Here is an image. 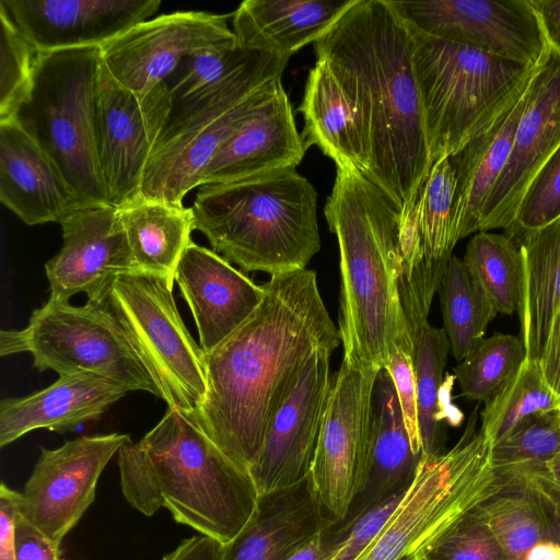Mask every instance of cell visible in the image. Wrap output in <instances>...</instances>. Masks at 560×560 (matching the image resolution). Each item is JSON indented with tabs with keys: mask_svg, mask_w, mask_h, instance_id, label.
Wrapping results in <instances>:
<instances>
[{
	"mask_svg": "<svg viewBox=\"0 0 560 560\" xmlns=\"http://www.w3.org/2000/svg\"><path fill=\"white\" fill-rule=\"evenodd\" d=\"M289 59L254 52L214 85L174 102L150 156L140 196L173 205L199 187L215 154L281 82Z\"/></svg>",
	"mask_w": 560,
	"mask_h": 560,
	"instance_id": "6",
	"label": "cell"
},
{
	"mask_svg": "<svg viewBox=\"0 0 560 560\" xmlns=\"http://www.w3.org/2000/svg\"><path fill=\"white\" fill-rule=\"evenodd\" d=\"M539 364L547 384L560 398V311L553 318Z\"/></svg>",
	"mask_w": 560,
	"mask_h": 560,
	"instance_id": "48",
	"label": "cell"
},
{
	"mask_svg": "<svg viewBox=\"0 0 560 560\" xmlns=\"http://www.w3.org/2000/svg\"><path fill=\"white\" fill-rule=\"evenodd\" d=\"M560 218V148L529 186L514 223L504 235L514 242Z\"/></svg>",
	"mask_w": 560,
	"mask_h": 560,
	"instance_id": "42",
	"label": "cell"
},
{
	"mask_svg": "<svg viewBox=\"0 0 560 560\" xmlns=\"http://www.w3.org/2000/svg\"><path fill=\"white\" fill-rule=\"evenodd\" d=\"M175 282L194 316L203 353L238 328L265 295L262 284L255 283L214 250L194 242L177 265Z\"/></svg>",
	"mask_w": 560,
	"mask_h": 560,
	"instance_id": "22",
	"label": "cell"
},
{
	"mask_svg": "<svg viewBox=\"0 0 560 560\" xmlns=\"http://www.w3.org/2000/svg\"><path fill=\"white\" fill-rule=\"evenodd\" d=\"M232 14L178 11L141 22L102 47V63L122 86L147 93L194 51L236 39Z\"/></svg>",
	"mask_w": 560,
	"mask_h": 560,
	"instance_id": "18",
	"label": "cell"
},
{
	"mask_svg": "<svg viewBox=\"0 0 560 560\" xmlns=\"http://www.w3.org/2000/svg\"><path fill=\"white\" fill-rule=\"evenodd\" d=\"M512 560H560V521L542 538Z\"/></svg>",
	"mask_w": 560,
	"mask_h": 560,
	"instance_id": "50",
	"label": "cell"
},
{
	"mask_svg": "<svg viewBox=\"0 0 560 560\" xmlns=\"http://www.w3.org/2000/svg\"><path fill=\"white\" fill-rule=\"evenodd\" d=\"M463 261L499 313L517 312L522 255L516 242L504 234L477 232L467 244Z\"/></svg>",
	"mask_w": 560,
	"mask_h": 560,
	"instance_id": "36",
	"label": "cell"
},
{
	"mask_svg": "<svg viewBox=\"0 0 560 560\" xmlns=\"http://www.w3.org/2000/svg\"><path fill=\"white\" fill-rule=\"evenodd\" d=\"M160 0H1L3 12L37 52L103 47L153 16Z\"/></svg>",
	"mask_w": 560,
	"mask_h": 560,
	"instance_id": "21",
	"label": "cell"
},
{
	"mask_svg": "<svg viewBox=\"0 0 560 560\" xmlns=\"http://www.w3.org/2000/svg\"><path fill=\"white\" fill-rule=\"evenodd\" d=\"M312 479L259 494L241 532L223 545L221 560H288L331 525Z\"/></svg>",
	"mask_w": 560,
	"mask_h": 560,
	"instance_id": "26",
	"label": "cell"
},
{
	"mask_svg": "<svg viewBox=\"0 0 560 560\" xmlns=\"http://www.w3.org/2000/svg\"><path fill=\"white\" fill-rule=\"evenodd\" d=\"M427 560H504L477 504L446 529L424 552Z\"/></svg>",
	"mask_w": 560,
	"mask_h": 560,
	"instance_id": "41",
	"label": "cell"
},
{
	"mask_svg": "<svg viewBox=\"0 0 560 560\" xmlns=\"http://www.w3.org/2000/svg\"><path fill=\"white\" fill-rule=\"evenodd\" d=\"M21 492L0 486V560H15L14 522L20 511Z\"/></svg>",
	"mask_w": 560,
	"mask_h": 560,
	"instance_id": "46",
	"label": "cell"
},
{
	"mask_svg": "<svg viewBox=\"0 0 560 560\" xmlns=\"http://www.w3.org/2000/svg\"><path fill=\"white\" fill-rule=\"evenodd\" d=\"M422 455L412 451L393 378L378 371L373 394V417L366 477L345 520L325 529L332 547L366 511L405 493L416 477Z\"/></svg>",
	"mask_w": 560,
	"mask_h": 560,
	"instance_id": "24",
	"label": "cell"
},
{
	"mask_svg": "<svg viewBox=\"0 0 560 560\" xmlns=\"http://www.w3.org/2000/svg\"><path fill=\"white\" fill-rule=\"evenodd\" d=\"M407 26L431 166L481 132L546 62L528 66Z\"/></svg>",
	"mask_w": 560,
	"mask_h": 560,
	"instance_id": "7",
	"label": "cell"
},
{
	"mask_svg": "<svg viewBox=\"0 0 560 560\" xmlns=\"http://www.w3.org/2000/svg\"><path fill=\"white\" fill-rule=\"evenodd\" d=\"M222 549L223 544L199 534L182 540L162 560H221Z\"/></svg>",
	"mask_w": 560,
	"mask_h": 560,
	"instance_id": "47",
	"label": "cell"
},
{
	"mask_svg": "<svg viewBox=\"0 0 560 560\" xmlns=\"http://www.w3.org/2000/svg\"><path fill=\"white\" fill-rule=\"evenodd\" d=\"M412 346L422 455L436 456L445 442L441 398L450 341L443 328L428 322L412 336Z\"/></svg>",
	"mask_w": 560,
	"mask_h": 560,
	"instance_id": "34",
	"label": "cell"
},
{
	"mask_svg": "<svg viewBox=\"0 0 560 560\" xmlns=\"http://www.w3.org/2000/svg\"><path fill=\"white\" fill-rule=\"evenodd\" d=\"M559 148L560 57L550 48L534 79L508 162L483 203L479 232L505 231L514 223L529 186Z\"/></svg>",
	"mask_w": 560,
	"mask_h": 560,
	"instance_id": "20",
	"label": "cell"
},
{
	"mask_svg": "<svg viewBox=\"0 0 560 560\" xmlns=\"http://www.w3.org/2000/svg\"><path fill=\"white\" fill-rule=\"evenodd\" d=\"M0 201L27 225L60 223L83 207L55 163L13 118L0 121Z\"/></svg>",
	"mask_w": 560,
	"mask_h": 560,
	"instance_id": "25",
	"label": "cell"
},
{
	"mask_svg": "<svg viewBox=\"0 0 560 560\" xmlns=\"http://www.w3.org/2000/svg\"><path fill=\"white\" fill-rule=\"evenodd\" d=\"M355 0H245L232 13L242 48L290 57L329 32Z\"/></svg>",
	"mask_w": 560,
	"mask_h": 560,
	"instance_id": "29",
	"label": "cell"
},
{
	"mask_svg": "<svg viewBox=\"0 0 560 560\" xmlns=\"http://www.w3.org/2000/svg\"><path fill=\"white\" fill-rule=\"evenodd\" d=\"M191 209L195 230L246 272L305 269L320 249L317 192L294 167L200 185Z\"/></svg>",
	"mask_w": 560,
	"mask_h": 560,
	"instance_id": "5",
	"label": "cell"
},
{
	"mask_svg": "<svg viewBox=\"0 0 560 560\" xmlns=\"http://www.w3.org/2000/svg\"><path fill=\"white\" fill-rule=\"evenodd\" d=\"M380 370L341 362L332 377L310 471L317 500L332 524L345 520L366 477Z\"/></svg>",
	"mask_w": 560,
	"mask_h": 560,
	"instance_id": "12",
	"label": "cell"
},
{
	"mask_svg": "<svg viewBox=\"0 0 560 560\" xmlns=\"http://www.w3.org/2000/svg\"><path fill=\"white\" fill-rule=\"evenodd\" d=\"M304 117L306 149L318 147L337 168L369 171V151L361 114L326 62L316 60L298 108Z\"/></svg>",
	"mask_w": 560,
	"mask_h": 560,
	"instance_id": "30",
	"label": "cell"
},
{
	"mask_svg": "<svg viewBox=\"0 0 560 560\" xmlns=\"http://www.w3.org/2000/svg\"><path fill=\"white\" fill-rule=\"evenodd\" d=\"M254 52L242 48L234 39L186 56L165 82L173 101L185 100L214 85Z\"/></svg>",
	"mask_w": 560,
	"mask_h": 560,
	"instance_id": "39",
	"label": "cell"
},
{
	"mask_svg": "<svg viewBox=\"0 0 560 560\" xmlns=\"http://www.w3.org/2000/svg\"><path fill=\"white\" fill-rule=\"evenodd\" d=\"M128 434L83 435L40 455L21 492L19 513L60 546L95 499L100 476Z\"/></svg>",
	"mask_w": 560,
	"mask_h": 560,
	"instance_id": "16",
	"label": "cell"
},
{
	"mask_svg": "<svg viewBox=\"0 0 560 560\" xmlns=\"http://www.w3.org/2000/svg\"><path fill=\"white\" fill-rule=\"evenodd\" d=\"M491 444L471 420L456 445L423 456L413 482L377 536L353 560H412L482 498L493 477Z\"/></svg>",
	"mask_w": 560,
	"mask_h": 560,
	"instance_id": "9",
	"label": "cell"
},
{
	"mask_svg": "<svg viewBox=\"0 0 560 560\" xmlns=\"http://www.w3.org/2000/svg\"><path fill=\"white\" fill-rule=\"evenodd\" d=\"M438 293L443 329L452 354L460 362L485 338L488 325L499 312L463 259L454 255Z\"/></svg>",
	"mask_w": 560,
	"mask_h": 560,
	"instance_id": "33",
	"label": "cell"
},
{
	"mask_svg": "<svg viewBox=\"0 0 560 560\" xmlns=\"http://www.w3.org/2000/svg\"><path fill=\"white\" fill-rule=\"evenodd\" d=\"M526 358L521 338L495 332L483 338L454 368L460 395L469 400H491L512 378Z\"/></svg>",
	"mask_w": 560,
	"mask_h": 560,
	"instance_id": "37",
	"label": "cell"
},
{
	"mask_svg": "<svg viewBox=\"0 0 560 560\" xmlns=\"http://www.w3.org/2000/svg\"><path fill=\"white\" fill-rule=\"evenodd\" d=\"M305 151L291 103L280 82L222 145L208 165L201 185L296 168Z\"/></svg>",
	"mask_w": 560,
	"mask_h": 560,
	"instance_id": "23",
	"label": "cell"
},
{
	"mask_svg": "<svg viewBox=\"0 0 560 560\" xmlns=\"http://www.w3.org/2000/svg\"><path fill=\"white\" fill-rule=\"evenodd\" d=\"M314 51L360 110L365 177L402 218L431 168L408 26L388 0H355Z\"/></svg>",
	"mask_w": 560,
	"mask_h": 560,
	"instance_id": "2",
	"label": "cell"
},
{
	"mask_svg": "<svg viewBox=\"0 0 560 560\" xmlns=\"http://www.w3.org/2000/svg\"><path fill=\"white\" fill-rule=\"evenodd\" d=\"M385 369L393 378L412 451L422 455L412 351L396 350Z\"/></svg>",
	"mask_w": 560,
	"mask_h": 560,
	"instance_id": "44",
	"label": "cell"
},
{
	"mask_svg": "<svg viewBox=\"0 0 560 560\" xmlns=\"http://www.w3.org/2000/svg\"><path fill=\"white\" fill-rule=\"evenodd\" d=\"M262 285L264 299L253 314L205 353L207 392L194 415L247 471L300 370L317 350L341 343L314 270L273 275Z\"/></svg>",
	"mask_w": 560,
	"mask_h": 560,
	"instance_id": "1",
	"label": "cell"
},
{
	"mask_svg": "<svg viewBox=\"0 0 560 560\" xmlns=\"http://www.w3.org/2000/svg\"><path fill=\"white\" fill-rule=\"evenodd\" d=\"M104 303L167 407L194 416L207 392L205 353L178 313L173 287L150 273H126L114 280Z\"/></svg>",
	"mask_w": 560,
	"mask_h": 560,
	"instance_id": "11",
	"label": "cell"
},
{
	"mask_svg": "<svg viewBox=\"0 0 560 560\" xmlns=\"http://www.w3.org/2000/svg\"><path fill=\"white\" fill-rule=\"evenodd\" d=\"M412 560H427L424 556L420 555L413 558Z\"/></svg>",
	"mask_w": 560,
	"mask_h": 560,
	"instance_id": "53",
	"label": "cell"
},
{
	"mask_svg": "<svg viewBox=\"0 0 560 560\" xmlns=\"http://www.w3.org/2000/svg\"><path fill=\"white\" fill-rule=\"evenodd\" d=\"M324 213L339 246L342 362L383 369L396 350L412 351L400 300V213L358 171L337 168Z\"/></svg>",
	"mask_w": 560,
	"mask_h": 560,
	"instance_id": "3",
	"label": "cell"
},
{
	"mask_svg": "<svg viewBox=\"0 0 560 560\" xmlns=\"http://www.w3.org/2000/svg\"><path fill=\"white\" fill-rule=\"evenodd\" d=\"M522 255L517 313L526 358L539 362L560 311V218L515 241Z\"/></svg>",
	"mask_w": 560,
	"mask_h": 560,
	"instance_id": "31",
	"label": "cell"
},
{
	"mask_svg": "<svg viewBox=\"0 0 560 560\" xmlns=\"http://www.w3.org/2000/svg\"><path fill=\"white\" fill-rule=\"evenodd\" d=\"M101 69V47L38 52L30 91L13 116L83 207L110 206L94 141Z\"/></svg>",
	"mask_w": 560,
	"mask_h": 560,
	"instance_id": "8",
	"label": "cell"
},
{
	"mask_svg": "<svg viewBox=\"0 0 560 560\" xmlns=\"http://www.w3.org/2000/svg\"><path fill=\"white\" fill-rule=\"evenodd\" d=\"M548 46L560 57V0H530Z\"/></svg>",
	"mask_w": 560,
	"mask_h": 560,
	"instance_id": "49",
	"label": "cell"
},
{
	"mask_svg": "<svg viewBox=\"0 0 560 560\" xmlns=\"http://www.w3.org/2000/svg\"><path fill=\"white\" fill-rule=\"evenodd\" d=\"M537 72L481 132L452 156L456 175L453 203L456 242L479 232L483 203L508 162Z\"/></svg>",
	"mask_w": 560,
	"mask_h": 560,
	"instance_id": "28",
	"label": "cell"
},
{
	"mask_svg": "<svg viewBox=\"0 0 560 560\" xmlns=\"http://www.w3.org/2000/svg\"><path fill=\"white\" fill-rule=\"evenodd\" d=\"M406 493V492H405ZM395 495L363 513L345 533L324 560H353L385 526L404 494Z\"/></svg>",
	"mask_w": 560,
	"mask_h": 560,
	"instance_id": "43",
	"label": "cell"
},
{
	"mask_svg": "<svg viewBox=\"0 0 560 560\" xmlns=\"http://www.w3.org/2000/svg\"><path fill=\"white\" fill-rule=\"evenodd\" d=\"M388 1L418 32L528 66L548 59L550 47L530 0Z\"/></svg>",
	"mask_w": 560,
	"mask_h": 560,
	"instance_id": "14",
	"label": "cell"
},
{
	"mask_svg": "<svg viewBox=\"0 0 560 560\" xmlns=\"http://www.w3.org/2000/svg\"><path fill=\"white\" fill-rule=\"evenodd\" d=\"M121 491L145 516L161 508L173 518L223 545L252 516L259 493L249 472L233 462L194 416L168 408L138 442L118 451Z\"/></svg>",
	"mask_w": 560,
	"mask_h": 560,
	"instance_id": "4",
	"label": "cell"
},
{
	"mask_svg": "<svg viewBox=\"0 0 560 560\" xmlns=\"http://www.w3.org/2000/svg\"><path fill=\"white\" fill-rule=\"evenodd\" d=\"M452 156L435 162L400 218V300L412 336L428 323L435 293L456 245Z\"/></svg>",
	"mask_w": 560,
	"mask_h": 560,
	"instance_id": "15",
	"label": "cell"
},
{
	"mask_svg": "<svg viewBox=\"0 0 560 560\" xmlns=\"http://www.w3.org/2000/svg\"><path fill=\"white\" fill-rule=\"evenodd\" d=\"M128 390L118 383L89 373L61 375L48 387L25 397L0 401V446L36 429L75 431L94 421Z\"/></svg>",
	"mask_w": 560,
	"mask_h": 560,
	"instance_id": "27",
	"label": "cell"
},
{
	"mask_svg": "<svg viewBox=\"0 0 560 560\" xmlns=\"http://www.w3.org/2000/svg\"><path fill=\"white\" fill-rule=\"evenodd\" d=\"M137 272L166 280L173 288L177 265L191 241V207L138 198L117 208Z\"/></svg>",
	"mask_w": 560,
	"mask_h": 560,
	"instance_id": "32",
	"label": "cell"
},
{
	"mask_svg": "<svg viewBox=\"0 0 560 560\" xmlns=\"http://www.w3.org/2000/svg\"><path fill=\"white\" fill-rule=\"evenodd\" d=\"M560 408L539 362L525 358L521 368L481 411L480 432L491 446L504 440L525 418Z\"/></svg>",
	"mask_w": 560,
	"mask_h": 560,
	"instance_id": "35",
	"label": "cell"
},
{
	"mask_svg": "<svg viewBox=\"0 0 560 560\" xmlns=\"http://www.w3.org/2000/svg\"><path fill=\"white\" fill-rule=\"evenodd\" d=\"M173 103L166 83L147 93H135L119 84L102 63L94 141L112 207L121 208L141 197L150 156Z\"/></svg>",
	"mask_w": 560,
	"mask_h": 560,
	"instance_id": "13",
	"label": "cell"
},
{
	"mask_svg": "<svg viewBox=\"0 0 560 560\" xmlns=\"http://www.w3.org/2000/svg\"><path fill=\"white\" fill-rule=\"evenodd\" d=\"M560 451V408L536 412L522 420L501 442L491 447L493 468L546 470L547 462Z\"/></svg>",
	"mask_w": 560,
	"mask_h": 560,
	"instance_id": "38",
	"label": "cell"
},
{
	"mask_svg": "<svg viewBox=\"0 0 560 560\" xmlns=\"http://www.w3.org/2000/svg\"><path fill=\"white\" fill-rule=\"evenodd\" d=\"M59 224L62 246L45 264L48 300L69 302L85 293L89 301H101L116 278L137 272L117 208L82 207Z\"/></svg>",
	"mask_w": 560,
	"mask_h": 560,
	"instance_id": "19",
	"label": "cell"
},
{
	"mask_svg": "<svg viewBox=\"0 0 560 560\" xmlns=\"http://www.w3.org/2000/svg\"><path fill=\"white\" fill-rule=\"evenodd\" d=\"M334 351L325 348L313 353L277 406L248 468L259 494L292 486L310 475L332 384Z\"/></svg>",
	"mask_w": 560,
	"mask_h": 560,
	"instance_id": "17",
	"label": "cell"
},
{
	"mask_svg": "<svg viewBox=\"0 0 560 560\" xmlns=\"http://www.w3.org/2000/svg\"><path fill=\"white\" fill-rule=\"evenodd\" d=\"M37 54L0 11V121L13 118L26 97Z\"/></svg>",
	"mask_w": 560,
	"mask_h": 560,
	"instance_id": "40",
	"label": "cell"
},
{
	"mask_svg": "<svg viewBox=\"0 0 560 560\" xmlns=\"http://www.w3.org/2000/svg\"><path fill=\"white\" fill-rule=\"evenodd\" d=\"M15 560H59V547L18 513L14 522Z\"/></svg>",
	"mask_w": 560,
	"mask_h": 560,
	"instance_id": "45",
	"label": "cell"
},
{
	"mask_svg": "<svg viewBox=\"0 0 560 560\" xmlns=\"http://www.w3.org/2000/svg\"><path fill=\"white\" fill-rule=\"evenodd\" d=\"M28 352L39 372L89 373L161 398L160 390L104 303L82 306L48 300L34 310L27 326L0 332L2 357Z\"/></svg>",
	"mask_w": 560,
	"mask_h": 560,
	"instance_id": "10",
	"label": "cell"
},
{
	"mask_svg": "<svg viewBox=\"0 0 560 560\" xmlns=\"http://www.w3.org/2000/svg\"><path fill=\"white\" fill-rule=\"evenodd\" d=\"M326 551L327 549L322 532L310 542L299 549L294 555H292L288 560H324Z\"/></svg>",
	"mask_w": 560,
	"mask_h": 560,
	"instance_id": "51",
	"label": "cell"
},
{
	"mask_svg": "<svg viewBox=\"0 0 560 560\" xmlns=\"http://www.w3.org/2000/svg\"><path fill=\"white\" fill-rule=\"evenodd\" d=\"M547 477L560 490V451L546 464Z\"/></svg>",
	"mask_w": 560,
	"mask_h": 560,
	"instance_id": "52",
	"label": "cell"
}]
</instances>
